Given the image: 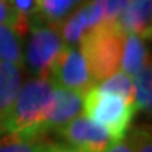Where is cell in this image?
<instances>
[{"label":"cell","instance_id":"ba28073f","mask_svg":"<svg viewBox=\"0 0 152 152\" xmlns=\"http://www.w3.org/2000/svg\"><path fill=\"white\" fill-rule=\"evenodd\" d=\"M103 21L104 14L100 4L93 0H87L61 23L59 33L64 44L66 47H77L85 34Z\"/></svg>","mask_w":152,"mask_h":152},{"label":"cell","instance_id":"52a82bcc","mask_svg":"<svg viewBox=\"0 0 152 152\" xmlns=\"http://www.w3.org/2000/svg\"><path fill=\"white\" fill-rule=\"evenodd\" d=\"M83 110V94L71 89L54 86L52 96L42 121V132H56L71 120L80 115Z\"/></svg>","mask_w":152,"mask_h":152},{"label":"cell","instance_id":"9c48e42d","mask_svg":"<svg viewBox=\"0 0 152 152\" xmlns=\"http://www.w3.org/2000/svg\"><path fill=\"white\" fill-rule=\"evenodd\" d=\"M152 0H128L125 10L117 20L124 34H137L144 39L151 38Z\"/></svg>","mask_w":152,"mask_h":152},{"label":"cell","instance_id":"d6986e66","mask_svg":"<svg viewBox=\"0 0 152 152\" xmlns=\"http://www.w3.org/2000/svg\"><path fill=\"white\" fill-rule=\"evenodd\" d=\"M100 4L104 14V21H117L121 13L125 10L128 0H93Z\"/></svg>","mask_w":152,"mask_h":152},{"label":"cell","instance_id":"7402d4cb","mask_svg":"<svg viewBox=\"0 0 152 152\" xmlns=\"http://www.w3.org/2000/svg\"><path fill=\"white\" fill-rule=\"evenodd\" d=\"M45 152H85V151L76 149V148L68 145L65 142H56L51 140V142H49V145Z\"/></svg>","mask_w":152,"mask_h":152},{"label":"cell","instance_id":"8fae6325","mask_svg":"<svg viewBox=\"0 0 152 152\" xmlns=\"http://www.w3.org/2000/svg\"><path fill=\"white\" fill-rule=\"evenodd\" d=\"M149 59L145 39L137 34H125L120 68L132 77L142 69Z\"/></svg>","mask_w":152,"mask_h":152},{"label":"cell","instance_id":"7a4b0ae2","mask_svg":"<svg viewBox=\"0 0 152 152\" xmlns=\"http://www.w3.org/2000/svg\"><path fill=\"white\" fill-rule=\"evenodd\" d=\"M125 34L117 21H103L82 37L79 49L94 85L120 69Z\"/></svg>","mask_w":152,"mask_h":152},{"label":"cell","instance_id":"6da1fadb","mask_svg":"<svg viewBox=\"0 0 152 152\" xmlns=\"http://www.w3.org/2000/svg\"><path fill=\"white\" fill-rule=\"evenodd\" d=\"M49 77H31L20 86L14 103L6 117L3 131L28 137L45 135L42 121L52 96Z\"/></svg>","mask_w":152,"mask_h":152},{"label":"cell","instance_id":"ffe728a7","mask_svg":"<svg viewBox=\"0 0 152 152\" xmlns=\"http://www.w3.org/2000/svg\"><path fill=\"white\" fill-rule=\"evenodd\" d=\"M13 7L16 11L24 18H33L37 16L38 7H37V0H10Z\"/></svg>","mask_w":152,"mask_h":152},{"label":"cell","instance_id":"277c9868","mask_svg":"<svg viewBox=\"0 0 152 152\" xmlns=\"http://www.w3.org/2000/svg\"><path fill=\"white\" fill-rule=\"evenodd\" d=\"M27 34L26 49H23V68L34 77H48L52 65L65 47L59 27L35 16L28 20Z\"/></svg>","mask_w":152,"mask_h":152},{"label":"cell","instance_id":"e0dca14e","mask_svg":"<svg viewBox=\"0 0 152 152\" xmlns=\"http://www.w3.org/2000/svg\"><path fill=\"white\" fill-rule=\"evenodd\" d=\"M0 24L16 28L23 37L28 31V20L17 13L10 0H0Z\"/></svg>","mask_w":152,"mask_h":152},{"label":"cell","instance_id":"3957f363","mask_svg":"<svg viewBox=\"0 0 152 152\" xmlns=\"http://www.w3.org/2000/svg\"><path fill=\"white\" fill-rule=\"evenodd\" d=\"M83 111L87 118L102 125L114 142L125 137L137 107L118 94L102 92L93 86L83 94Z\"/></svg>","mask_w":152,"mask_h":152},{"label":"cell","instance_id":"30bf717a","mask_svg":"<svg viewBox=\"0 0 152 152\" xmlns=\"http://www.w3.org/2000/svg\"><path fill=\"white\" fill-rule=\"evenodd\" d=\"M21 80V66L0 62V135L4 134L6 117L18 94Z\"/></svg>","mask_w":152,"mask_h":152},{"label":"cell","instance_id":"5b68a950","mask_svg":"<svg viewBox=\"0 0 152 152\" xmlns=\"http://www.w3.org/2000/svg\"><path fill=\"white\" fill-rule=\"evenodd\" d=\"M48 77L54 86L71 89L82 94L94 86L85 58L77 47H64Z\"/></svg>","mask_w":152,"mask_h":152},{"label":"cell","instance_id":"603a6c76","mask_svg":"<svg viewBox=\"0 0 152 152\" xmlns=\"http://www.w3.org/2000/svg\"><path fill=\"white\" fill-rule=\"evenodd\" d=\"M87 0H73V3L76 4V7H79L80 4H83V3H86Z\"/></svg>","mask_w":152,"mask_h":152},{"label":"cell","instance_id":"2e32d148","mask_svg":"<svg viewBox=\"0 0 152 152\" xmlns=\"http://www.w3.org/2000/svg\"><path fill=\"white\" fill-rule=\"evenodd\" d=\"M94 86L99 90L106 93H113V94H118L123 99H125L128 103H134V83H132V77L124 71H115L110 76L102 82L96 83Z\"/></svg>","mask_w":152,"mask_h":152},{"label":"cell","instance_id":"9a60e30c","mask_svg":"<svg viewBox=\"0 0 152 152\" xmlns=\"http://www.w3.org/2000/svg\"><path fill=\"white\" fill-rule=\"evenodd\" d=\"M37 17L59 27L61 23L76 9V4L73 0H37Z\"/></svg>","mask_w":152,"mask_h":152},{"label":"cell","instance_id":"7c38bea8","mask_svg":"<svg viewBox=\"0 0 152 152\" xmlns=\"http://www.w3.org/2000/svg\"><path fill=\"white\" fill-rule=\"evenodd\" d=\"M49 142L47 135L28 137L6 132L0 135V152H45Z\"/></svg>","mask_w":152,"mask_h":152},{"label":"cell","instance_id":"ac0fdd59","mask_svg":"<svg viewBox=\"0 0 152 152\" xmlns=\"http://www.w3.org/2000/svg\"><path fill=\"white\" fill-rule=\"evenodd\" d=\"M132 152H152V134L149 125H137L127 137Z\"/></svg>","mask_w":152,"mask_h":152},{"label":"cell","instance_id":"8992f818","mask_svg":"<svg viewBox=\"0 0 152 152\" xmlns=\"http://www.w3.org/2000/svg\"><path fill=\"white\" fill-rule=\"evenodd\" d=\"M56 134L65 144L85 152H104L113 142L109 132L86 115L75 117L56 131Z\"/></svg>","mask_w":152,"mask_h":152},{"label":"cell","instance_id":"5bb4252c","mask_svg":"<svg viewBox=\"0 0 152 152\" xmlns=\"http://www.w3.org/2000/svg\"><path fill=\"white\" fill-rule=\"evenodd\" d=\"M134 77V103L137 110L151 113L152 107V69L151 61H148Z\"/></svg>","mask_w":152,"mask_h":152},{"label":"cell","instance_id":"44dd1931","mask_svg":"<svg viewBox=\"0 0 152 152\" xmlns=\"http://www.w3.org/2000/svg\"><path fill=\"white\" fill-rule=\"evenodd\" d=\"M104 152H132V148H131V144L128 141V138L124 137L118 141H114L109 145V148Z\"/></svg>","mask_w":152,"mask_h":152},{"label":"cell","instance_id":"4fadbf2b","mask_svg":"<svg viewBox=\"0 0 152 152\" xmlns=\"http://www.w3.org/2000/svg\"><path fill=\"white\" fill-rule=\"evenodd\" d=\"M23 35L16 28L0 24V62L23 68Z\"/></svg>","mask_w":152,"mask_h":152}]
</instances>
